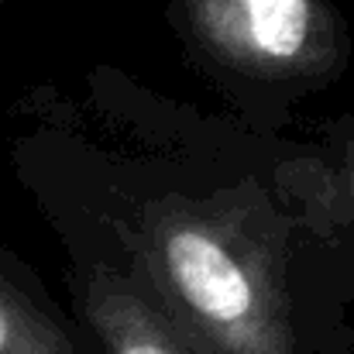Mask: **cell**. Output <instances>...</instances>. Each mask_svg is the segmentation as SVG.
<instances>
[{"instance_id": "obj_1", "label": "cell", "mask_w": 354, "mask_h": 354, "mask_svg": "<svg viewBox=\"0 0 354 354\" xmlns=\"http://www.w3.org/2000/svg\"><path fill=\"white\" fill-rule=\"evenodd\" d=\"M145 261L169 317L207 354H292V324L272 265L234 227L162 203L145 224Z\"/></svg>"}, {"instance_id": "obj_3", "label": "cell", "mask_w": 354, "mask_h": 354, "mask_svg": "<svg viewBox=\"0 0 354 354\" xmlns=\"http://www.w3.org/2000/svg\"><path fill=\"white\" fill-rule=\"evenodd\" d=\"M86 317L107 354H196L169 310L120 275L100 272L90 282Z\"/></svg>"}, {"instance_id": "obj_4", "label": "cell", "mask_w": 354, "mask_h": 354, "mask_svg": "<svg viewBox=\"0 0 354 354\" xmlns=\"http://www.w3.org/2000/svg\"><path fill=\"white\" fill-rule=\"evenodd\" d=\"M0 354H73L66 334L0 282Z\"/></svg>"}, {"instance_id": "obj_2", "label": "cell", "mask_w": 354, "mask_h": 354, "mask_svg": "<svg viewBox=\"0 0 354 354\" xmlns=\"http://www.w3.org/2000/svg\"><path fill=\"white\" fill-rule=\"evenodd\" d=\"M210 52L258 76H299L334 48L324 0H186Z\"/></svg>"}]
</instances>
